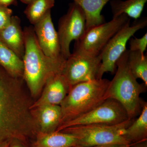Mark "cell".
I'll list each match as a JSON object with an SVG mask.
<instances>
[{
    "instance_id": "ba28073f",
    "label": "cell",
    "mask_w": 147,
    "mask_h": 147,
    "mask_svg": "<svg viewBox=\"0 0 147 147\" xmlns=\"http://www.w3.org/2000/svg\"><path fill=\"white\" fill-rule=\"evenodd\" d=\"M129 119L126 110L119 101L108 98L88 113L62 125L56 131L83 125L96 124L114 125L122 123Z\"/></svg>"
},
{
    "instance_id": "7c38bea8",
    "label": "cell",
    "mask_w": 147,
    "mask_h": 147,
    "mask_svg": "<svg viewBox=\"0 0 147 147\" xmlns=\"http://www.w3.org/2000/svg\"><path fill=\"white\" fill-rule=\"evenodd\" d=\"M61 73L47 80L39 96L33 101L31 108L45 105H60L71 88Z\"/></svg>"
},
{
    "instance_id": "cb8c5ba5",
    "label": "cell",
    "mask_w": 147,
    "mask_h": 147,
    "mask_svg": "<svg viewBox=\"0 0 147 147\" xmlns=\"http://www.w3.org/2000/svg\"><path fill=\"white\" fill-rule=\"evenodd\" d=\"M8 147H30V144L20 141L13 139L9 142Z\"/></svg>"
},
{
    "instance_id": "9a60e30c",
    "label": "cell",
    "mask_w": 147,
    "mask_h": 147,
    "mask_svg": "<svg viewBox=\"0 0 147 147\" xmlns=\"http://www.w3.org/2000/svg\"><path fill=\"white\" fill-rule=\"evenodd\" d=\"M30 147H74L77 145L73 135L61 131L38 132L30 144Z\"/></svg>"
},
{
    "instance_id": "484cf974",
    "label": "cell",
    "mask_w": 147,
    "mask_h": 147,
    "mask_svg": "<svg viewBox=\"0 0 147 147\" xmlns=\"http://www.w3.org/2000/svg\"><path fill=\"white\" fill-rule=\"evenodd\" d=\"M129 147H147V140L131 144Z\"/></svg>"
},
{
    "instance_id": "ffe728a7",
    "label": "cell",
    "mask_w": 147,
    "mask_h": 147,
    "mask_svg": "<svg viewBox=\"0 0 147 147\" xmlns=\"http://www.w3.org/2000/svg\"><path fill=\"white\" fill-rule=\"evenodd\" d=\"M127 63L130 72L136 79H141L147 86V57L137 51H128Z\"/></svg>"
},
{
    "instance_id": "603a6c76",
    "label": "cell",
    "mask_w": 147,
    "mask_h": 147,
    "mask_svg": "<svg viewBox=\"0 0 147 147\" xmlns=\"http://www.w3.org/2000/svg\"><path fill=\"white\" fill-rule=\"evenodd\" d=\"M13 14L12 9L0 5V31L5 28L10 23Z\"/></svg>"
},
{
    "instance_id": "3957f363",
    "label": "cell",
    "mask_w": 147,
    "mask_h": 147,
    "mask_svg": "<svg viewBox=\"0 0 147 147\" xmlns=\"http://www.w3.org/2000/svg\"><path fill=\"white\" fill-rule=\"evenodd\" d=\"M128 51L117 62L115 74L109 83L105 98L117 100L126 110L129 118L134 119L142 111L144 101L140 96L146 91L147 86L144 83L139 84L130 72L127 63Z\"/></svg>"
},
{
    "instance_id": "2e32d148",
    "label": "cell",
    "mask_w": 147,
    "mask_h": 147,
    "mask_svg": "<svg viewBox=\"0 0 147 147\" xmlns=\"http://www.w3.org/2000/svg\"><path fill=\"white\" fill-rule=\"evenodd\" d=\"M82 8L86 19V30L105 23L101 12L105 5L111 0H71Z\"/></svg>"
},
{
    "instance_id": "f1b7e54d",
    "label": "cell",
    "mask_w": 147,
    "mask_h": 147,
    "mask_svg": "<svg viewBox=\"0 0 147 147\" xmlns=\"http://www.w3.org/2000/svg\"><path fill=\"white\" fill-rule=\"evenodd\" d=\"M21 2L23 3L26 4L28 5L29 3H30L33 0H19Z\"/></svg>"
},
{
    "instance_id": "5b68a950",
    "label": "cell",
    "mask_w": 147,
    "mask_h": 147,
    "mask_svg": "<svg viewBox=\"0 0 147 147\" xmlns=\"http://www.w3.org/2000/svg\"><path fill=\"white\" fill-rule=\"evenodd\" d=\"M134 119H129L122 123L114 125L92 124L76 125L60 131L73 135L77 140V146H82L129 145L123 137V134L125 129Z\"/></svg>"
},
{
    "instance_id": "30bf717a",
    "label": "cell",
    "mask_w": 147,
    "mask_h": 147,
    "mask_svg": "<svg viewBox=\"0 0 147 147\" xmlns=\"http://www.w3.org/2000/svg\"><path fill=\"white\" fill-rule=\"evenodd\" d=\"M101 63L100 54L91 56L73 51L66 59L61 73L71 87L97 79Z\"/></svg>"
},
{
    "instance_id": "44dd1931",
    "label": "cell",
    "mask_w": 147,
    "mask_h": 147,
    "mask_svg": "<svg viewBox=\"0 0 147 147\" xmlns=\"http://www.w3.org/2000/svg\"><path fill=\"white\" fill-rule=\"evenodd\" d=\"M55 3V0H33L27 5L24 13L34 26L51 11Z\"/></svg>"
},
{
    "instance_id": "83f0119b",
    "label": "cell",
    "mask_w": 147,
    "mask_h": 147,
    "mask_svg": "<svg viewBox=\"0 0 147 147\" xmlns=\"http://www.w3.org/2000/svg\"><path fill=\"white\" fill-rule=\"evenodd\" d=\"M8 142H5L0 144V147H8Z\"/></svg>"
},
{
    "instance_id": "52a82bcc",
    "label": "cell",
    "mask_w": 147,
    "mask_h": 147,
    "mask_svg": "<svg viewBox=\"0 0 147 147\" xmlns=\"http://www.w3.org/2000/svg\"><path fill=\"white\" fill-rule=\"evenodd\" d=\"M129 21L110 40L100 53L101 63L97 79H102L106 72L114 74L117 69V63L127 50L126 45L131 37L138 31L147 25V18L135 20L133 25Z\"/></svg>"
},
{
    "instance_id": "e0dca14e",
    "label": "cell",
    "mask_w": 147,
    "mask_h": 147,
    "mask_svg": "<svg viewBox=\"0 0 147 147\" xmlns=\"http://www.w3.org/2000/svg\"><path fill=\"white\" fill-rule=\"evenodd\" d=\"M0 66L11 76L23 79L24 68L23 59L1 40Z\"/></svg>"
},
{
    "instance_id": "277c9868",
    "label": "cell",
    "mask_w": 147,
    "mask_h": 147,
    "mask_svg": "<svg viewBox=\"0 0 147 147\" xmlns=\"http://www.w3.org/2000/svg\"><path fill=\"white\" fill-rule=\"evenodd\" d=\"M110 82L108 79L102 78L72 86L60 105L61 119L59 127L100 105L105 100V92Z\"/></svg>"
},
{
    "instance_id": "5bb4252c",
    "label": "cell",
    "mask_w": 147,
    "mask_h": 147,
    "mask_svg": "<svg viewBox=\"0 0 147 147\" xmlns=\"http://www.w3.org/2000/svg\"><path fill=\"white\" fill-rule=\"evenodd\" d=\"M0 40L23 59L25 40L24 30L19 17L12 16L9 24L0 31Z\"/></svg>"
},
{
    "instance_id": "d4e9b609",
    "label": "cell",
    "mask_w": 147,
    "mask_h": 147,
    "mask_svg": "<svg viewBox=\"0 0 147 147\" xmlns=\"http://www.w3.org/2000/svg\"><path fill=\"white\" fill-rule=\"evenodd\" d=\"M74 147H129V145L112 144L102 145V146H93L84 147L82 146H76Z\"/></svg>"
},
{
    "instance_id": "7a4b0ae2",
    "label": "cell",
    "mask_w": 147,
    "mask_h": 147,
    "mask_svg": "<svg viewBox=\"0 0 147 147\" xmlns=\"http://www.w3.org/2000/svg\"><path fill=\"white\" fill-rule=\"evenodd\" d=\"M25 51L23 58V79L26 84L32 98L36 99L51 76L61 73L66 59L47 57L39 47L33 27L24 30Z\"/></svg>"
},
{
    "instance_id": "8992f818",
    "label": "cell",
    "mask_w": 147,
    "mask_h": 147,
    "mask_svg": "<svg viewBox=\"0 0 147 147\" xmlns=\"http://www.w3.org/2000/svg\"><path fill=\"white\" fill-rule=\"evenodd\" d=\"M129 21L128 16L123 14L87 30L81 39L75 41L74 51L98 56L112 37Z\"/></svg>"
},
{
    "instance_id": "9c48e42d",
    "label": "cell",
    "mask_w": 147,
    "mask_h": 147,
    "mask_svg": "<svg viewBox=\"0 0 147 147\" xmlns=\"http://www.w3.org/2000/svg\"><path fill=\"white\" fill-rule=\"evenodd\" d=\"M86 16L82 8L72 2L69 5L68 10L59 20L57 31L61 54L65 59L71 53L70 45L73 40H79L86 33Z\"/></svg>"
},
{
    "instance_id": "7402d4cb",
    "label": "cell",
    "mask_w": 147,
    "mask_h": 147,
    "mask_svg": "<svg viewBox=\"0 0 147 147\" xmlns=\"http://www.w3.org/2000/svg\"><path fill=\"white\" fill-rule=\"evenodd\" d=\"M129 44V51H137L141 54H144L147 47V33L142 37L137 38H131L128 41Z\"/></svg>"
},
{
    "instance_id": "8fae6325",
    "label": "cell",
    "mask_w": 147,
    "mask_h": 147,
    "mask_svg": "<svg viewBox=\"0 0 147 147\" xmlns=\"http://www.w3.org/2000/svg\"><path fill=\"white\" fill-rule=\"evenodd\" d=\"M33 27L38 43L43 53L54 59L63 58L61 54L58 32L53 24L51 11Z\"/></svg>"
},
{
    "instance_id": "ac0fdd59",
    "label": "cell",
    "mask_w": 147,
    "mask_h": 147,
    "mask_svg": "<svg viewBox=\"0 0 147 147\" xmlns=\"http://www.w3.org/2000/svg\"><path fill=\"white\" fill-rule=\"evenodd\" d=\"M123 137L129 145L147 140V102H144L139 117L125 129Z\"/></svg>"
},
{
    "instance_id": "d6986e66",
    "label": "cell",
    "mask_w": 147,
    "mask_h": 147,
    "mask_svg": "<svg viewBox=\"0 0 147 147\" xmlns=\"http://www.w3.org/2000/svg\"><path fill=\"white\" fill-rule=\"evenodd\" d=\"M147 0H111L113 18L125 14L135 20L141 17Z\"/></svg>"
},
{
    "instance_id": "6da1fadb",
    "label": "cell",
    "mask_w": 147,
    "mask_h": 147,
    "mask_svg": "<svg viewBox=\"0 0 147 147\" xmlns=\"http://www.w3.org/2000/svg\"><path fill=\"white\" fill-rule=\"evenodd\" d=\"M23 82L0 66V144L16 139L29 144L38 132L32 113L33 101Z\"/></svg>"
},
{
    "instance_id": "4fadbf2b",
    "label": "cell",
    "mask_w": 147,
    "mask_h": 147,
    "mask_svg": "<svg viewBox=\"0 0 147 147\" xmlns=\"http://www.w3.org/2000/svg\"><path fill=\"white\" fill-rule=\"evenodd\" d=\"M31 109L38 132L50 133L57 131L61 119L60 105H42Z\"/></svg>"
},
{
    "instance_id": "4316f807",
    "label": "cell",
    "mask_w": 147,
    "mask_h": 147,
    "mask_svg": "<svg viewBox=\"0 0 147 147\" xmlns=\"http://www.w3.org/2000/svg\"><path fill=\"white\" fill-rule=\"evenodd\" d=\"M16 3V0H0V5L7 7L11 5H15Z\"/></svg>"
}]
</instances>
